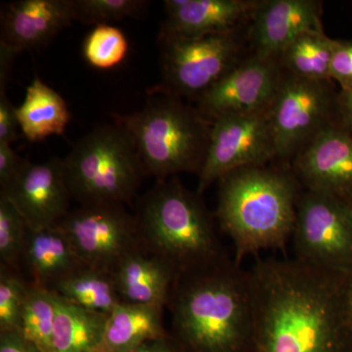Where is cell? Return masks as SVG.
I'll return each instance as SVG.
<instances>
[{
	"label": "cell",
	"instance_id": "1",
	"mask_svg": "<svg viewBox=\"0 0 352 352\" xmlns=\"http://www.w3.org/2000/svg\"><path fill=\"white\" fill-rule=\"evenodd\" d=\"M249 272L254 352H352V273L258 258Z\"/></svg>",
	"mask_w": 352,
	"mask_h": 352
},
{
	"label": "cell",
	"instance_id": "2",
	"mask_svg": "<svg viewBox=\"0 0 352 352\" xmlns=\"http://www.w3.org/2000/svg\"><path fill=\"white\" fill-rule=\"evenodd\" d=\"M166 307L186 352H254L249 272L228 258L176 277Z\"/></svg>",
	"mask_w": 352,
	"mask_h": 352
},
{
	"label": "cell",
	"instance_id": "3",
	"mask_svg": "<svg viewBox=\"0 0 352 352\" xmlns=\"http://www.w3.org/2000/svg\"><path fill=\"white\" fill-rule=\"evenodd\" d=\"M215 217L232 240L235 263L291 240L302 186L291 166H245L219 180Z\"/></svg>",
	"mask_w": 352,
	"mask_h": 352
},
{
	"label": "cell",
	"instance_id": "4",
	"mask_svg": "<svg viewBox=\"0 0 352 352\" xmlns=\"http://www.w3.org/2000/svg\"><path fill=\"white\" fill-rule=\"evenodd\" d=\"M201 196L173 176L157 180L138 203L134 219L141 247L166 261L177 275L229 258Z\"/></svg>",
	"mask_w": 352,
	"mask_h": 352
},
{
	"label": "cell",
	"instance_id": "5",
	"mask_svg": "<svg viewBox=\"0 0 352 352\" xmlns=\"http://www.w3.org/2000/svg\"><path fill=\"white\" fill-rule=\"evenodd\" d=\"M129 132L147 175L168 179L200 173L210 142L212 120L170 95H151L144 107L113 116Z\"/></svg>",
	"mask_w": 352,
	"mask_h": 352
},
{
	"label": "cell",
	"instance_id": "6",
	"mask_svg": "<svg viewBox=\"0 0 352 352\" xmlns=\"http://www.w3.org/2000/svg\"><path fill=\"white\" fill-rule=\"evenodd\" d=\"M63 164L72 198L82 206L129 204L147 175L129 132L118 122L95 127Z\"/></svg>",
	"mask_w": 352,
	"mask_h": 352
},
{
	"label": "cell",
	"instance_id": "7",
	"mask_svg": "<svg viewBox=\"0 0 352 352\" xmlns=\"http://www.w3.org/2000/svg\"><path fill=\"white\" fill-rule=\"evenodd\" d=\"M248 27L200 38H159L161 82L148 94L198 100L252 54Z\"/></svg>",
	"mask_w": 352,
	"mask_h": 352
},
{
	"label": "cell",
	"instance_id": "8",
	"mask_svg": "<svg viewBox=\"0 0 352 352\" xmlns=\"http://www.w3.org/2000/svg\"><path fill=\"white\" fill-rule=\"evenodd\" d=\"M270 118L276 161L292 162L321 132L340 124L339 92L331 80H302L283 72Z\"/></svg>",
	"mask_w": 352,
	"mask_h": 352
},
{
	"label": "cell",
	"instance_id": "9",
	"mask_svg": "<svg viewBox=\"0 0 352 352\" xmlns=\"http://www.w3.org/2000/svg\"><path fill=\"white\" fill-rule=\"evenodd\" d=\"M291 241L298 261L352 273L351 203L303 189Z\"/></svg>",
	"mask_w": 352,
	"mask_h": 352
},
{
	"label": "cell",
	"instance_id": "10",
	"mask_svg": "<svg viewBox=\"0 0 352 352\" xmlns=\"http://www.w3.org/2000/svg\"><path fill=\"white\" fill-rule=\"evenodd\" d=\"M272 161H276V146L270 111L219 118L212 122L197 193L201 195L231 171Z\"/></svg>",
	"mask_w": 352,
	"mask_h": 352
},
{
	"label": "cell",
	"instance_id": "11",
	"mask_svg": "<svg viewBox=\"0 0 352 352\" xmlns=\"http://www.w3.org/2000/svg\"><path fill=\"white\" fill-rule=\"evenodd\" d=\"M56 226L88 267L112 273L126 254L140 247L134 215L122 205L80 206Z\"/></svg>",
	"mask_w": 352,
	"mask_h": 352
},
{
	"label": "cell",
	"instance_id": "12",
	"mask_svg": "<svg viewBox=\"0 0 352 352\" xmlns=\"http://www.w3.org/2000/svg\"><path fill=\"white\" fill-rule=\"evenodd\" d=\"M277 60L251 54L196 101V108L214 122L227 116L267 112L281 82Z\"/></svg>",
	"mask_w": 352,
	"mask_h": 352
},
{
	"label": "cell",
	"instance_id": "13",
	"mask_svg": "<svg viewBox=\"0 0 352 352\" xmlns=\"http://www.w3.org/2000/svg\"><path fill=\"white\" fill-rule=\"evenodd\" d=\"M24 217L29 229L56 226L69 212V192L63 160L52 157L43 163L25 160L18 175L0 190Z\"/></svg>",
	"mask_w": 352,
	"mask_h": 352
},
{
	"label": "cell",
	"instance_id": "14",
	"mask_svg": "<svg viewBox=\"0 0 352 352\" xmlns=\"http://www.w3.org/2000/svg\"><path fill=\"white\" fill-rule=\"evenodd\" d=\"M291 168L303 189L352 203V134L342 124L321 132Z\"/></svg>",
	"mask_w": 352,
	"mask_h": 352
},
{
	"label": "cell",
	"instance_id": "15",
	"mask_svg": "<svg viewBox=\"0 0 352 352\" xmlns=\"http://www.w3.org/2000/svg\"><path fill=\"white\" fill-rule=\"evenodd\" d=\"M322 11L319 0H258L248 27L252 54L278 61L300 34L323 31Z\"/></svg>",
	"mask_w": 352,
	"mask_h": 352
},
{
	"label": "cell",
	"instance_id": "16",
	"mask_svg": "<svg viewBox=\"0 0 352 352\" xmlns=\"http://www.w3.org/2000/svg\"><path fill=\"white\" fill-rule=\"evenodd\" d=\"M76 21L75 0H17L1 10V41L14 56L38 50Z\"/></svg>",
	"mask_w": 352,
	"mask_h": 352
},
{
	"label": "cell",
	"instance_id": "17",
	"mask_svg": "<svg viewBox=\"0 0 352 352\" xmlns=\"http://www.w3.org/2000/svg\"><path fill=\"white\" fill-rule=\"evenodd\" d=\"M258 0H166L159 38H204L249 24Z\"/></svg>",
	"mask_w": 352,
	"mask_h": 352
},
{
	"label": "cell",
	"instance_id": "18",
	"mask_svg": "<svg viewBox=\"0 0 352 352\" xmlns=\"http://www.w3.org/2000/svg\"><path fill=\"white\" fill-rule=\"evenodd\" d=\"M122 302L166 307L177 273L147 250L126 254L112 272Z\"/></svg>",
	"mask_w": 352,
	"mask_h": 352
},
{
	"label": "cell",
	"instance_id": "19",
	"mask_svg": "<svg viewBox=\"0 0 352 352\" xmlns=\"http://www.w3.org/2000/svg\"><path fill=\"white\" fill-rule=\"evenodd\" d=\"M22 263L31 275V283L50 289L64 277L85 266L58 226L29 229Z\"/></svg>",
	"mask_w": 352,
	"mask_h": 352
},
{
	"label": "cell",
	"instance_id": "20",
	"mask_svg": "<svg viewBox=\"0 0 352 352\" xmlns=\"http://www.w3.org/2000/svg\"><path fill=\"white\" fill-rule=\"evenodd\" d=\"M163 307L120 302L108 315L102 352H126L168 335Z\"/></svg>",
	"mask_w": 352,
	"mask_h": 352
},
{
	"label": "cell",
	"instance_id": "21",
	"mask_svg": "<svg viewBox=\"0 0 352 352\" xmlns=\"http://www.w3.org/2000/svg\"><path fill=\"white\" fill-rule=\"evenodd\" d=\"M17 117L25 138L38 142L62 135L71 113L63 97L36 76L25 89L24 101L17 107Z\"/></svg>",
	"mask_w": 352,
	"mask_h": 352
},
{
	"label": "cell",
	"instance_id": "22",
	"mask_svg": "<svg viewBox=\"0 0 352 352\" xmlns=\"http://www.w3.org/2000/svg\"><path fill=\"white\" fill-rule=\"evenodd\" d=\"M107 318L56 295L54 352H102Z\"/></svg>",
	"mask_w": 352,
	"mask_h": 352
},
{
	"label": "cell",
	"instance_id": "23",
	"mask_svg": "<svg viewBox=\"0 0 352 352\" xmlns=\"http://www.w3.org/2000/svg\"><path fill=\"white\" fill-rule=\"evenodd\" d=\"M60 298L90 311L109 315L122 302L112 273L82 266L50 288Z\"/></svg>",
	"mask_w": 352,
	"mask_h": 352
},
{
	"label": "cell",
	"instance_id": "24",
	"mask_svg": "<svg viewBox=\"0 0 352 352\" xmlns=\"http://www.w3.org/2000/svg\"><path fill=\"white\" fill-rule=\"evenodd\" d=\"M335 41L324 31L305 32L287 46L278 62L288 75L315 82H332L331 62Z\"/></svg>",
	"mask_w": 352,
	"mask_h": 352
},
{
	"label": "cell",
	"instance_id": "25",
	"mask_svg": "<svg viewBox=\"0 0 352 352\" xmlns=\"http://www.w3.org/2000/svg\"><path fill=\"white\" fill-rule=\"evenodd\" d=\"M55 320L56 295L54 292L30 282L21 314L19 332L41 352H54Z\"/></svg>",
	"mask_w": 352,
	"mask_h": 352
},
{
	"label": "cell",
	"instance_id": "26",
	"mask_svg": "<svg viewBox=\"0 0 352 352\" xmlns=\"http://www.w3.org/2000/svg\"><path fill=\"white\" fill-rule=\"evenodd\" d=\"M129 51L126 34L115 25H96L83 39V59L94 69L116 68L124 61Z\"/></svg>",
	"mask_w": 352,
	"mask_h": 352
},
{
	"label": "cell",
	"instance_id": "27",
	"mask_svg": "<svg viewBox=\"0 0 352 352\" xmlns=\"http://www.w3.org/2000/svg\"><path fill=\"white\" fill-rule=\"evenodd\" d=\"M29 227L3 193H0V259L1 265L19 270Z\"/></svg>",
	"mask_w": 352,
	"mask_h": 352
},
{
	"label": "cell",
	"instance_id": "28",
	"mask_svg": "<svg viewBox=\"0 0 352 352\" xmlns=\"http://www.w3.org/2000/svg\"><path fill=\"white\" fill-rule=\"evenodd\" d=\"M76 21L85 24H109L139 18L149 1L144 0H75Z\"/></svg>",
	"mask_w": 352,
	"mask_h": 352
},
{
	"label": "cell",
	"instance_id": "29",
	"mask_svg": "<svg viewBox=\"0 0 352 352\" xmlns=\"http://www.w3.org/2000/svg\"><path fill=\"white\" fill-rule=\"evenodd\" d=\"M28 287L17 270L0 266V332L19 331Z\"/></svg>",
	"mask_w": 352,
	"mask_h": 352
},
{
	"label": "cell",
	"instance_id": "30",
	"mask_svg": "<svg viewBox=\"0 0 352 352\" xmlns=\"http://www.w3.org/2000/svg\"><path fill=\"white\" fill-rule=\"evenodd\" d=\"M331 80L339 83L340 90H352V41L336 39L332 62Z\"/></svg>",
	"mask_w": 352,
	"mask_h": 352
},
{
	"label": "cell",
	"instance_id": "31",
	"mask_svg": "<svg viewBox=\"0 0 352 352\" xmlns=\"http://www.w3.org/2000/svg\"><path fill=\"white\" fill-rule=\"evenodd\" d=\"M20 129L17 107L7 98L6 91L0 92V144H11Z\"/></svg>",
	"mask_w": 352,
	"mask_h": 352
},
{
	"label": "cell",
	"instance_id": "32",
	"mask_svg": "<svg viewBox=\"0 0 352 352\" xmlns=\"http://www.w3.org/2000/svg\"><path fill=\"white\" fill-rule=\"evenodd\" d=\"M25 162V160L14 151L11 144H0V190L8 186Z\"/></svg>",
	"mask_w": 352,
	"mask_h": 352
},
{
	"label": "cell",
	"instance_id": "33",
	"mask_svg": "<svg viewBox=\"0 0 352 352\" xmlns=\"http://www.w3.org/2000/svg\"><path fill=\"white\" fill-rule=\"evenodd\" d=\"M0 352H41L19 331L0 332Z\"/></svg>",
	"mask_w": 352,
	"mask_h": 352
},
{
	"label": "cell",
	"instance_id": "34",
	"mask_svg": "<svg viewBox=\"0 0 352 352\" xmlns=\"http://www.w3.org/2000/svg\"><path fill=\"white\" fill-rule=\"evenodd\" d=\"M126 352H186L178 340L168 333L164 337L147 340Z\"/></svg>",
	"mask_w": 352,
	"mask_h": 352
},
{
	"label": "cell",
	"instance_id": "35",
	"mask_svg": "<svg viewBox=\"0 0 352 352\" xmlns=\"http://www.w3.org/2000/svg\"><path fill=\"white\" fill-rule=\"evenodd\" d=\"M339 117L340 124L352 132V90L339 92Z\"/></svg>",
	"mask_w": 352,
	"mask_h": 352
},
{
	"label": "cell",
	"instance_id": "36",
	"mask_svg": "<svg viewBox=\"0 0 352 352\" xmlns=\"http://www.w3.org/2000/svg\"><path fill=\"white\" fill-rule=\"evenodd\" d=\"M351 133L352 134V132H351Z\"/></svg>",
	"mask_w": 352,
	"mask_h": 352
},
{
	"label": "cell",
	"instance_id": "37",
	"mask_svg": "<svg viewBox=\"0 0 352 352\" xmlns=\"http://www.w3.org/2000/svg\"><path fill=\"white\" fill-rule=\"evenodd\" d=\"M351 205H352V203H351Z\"/></svg>",
	"mask_w": 352,
	"mask_h": 352
}]
</instances>
